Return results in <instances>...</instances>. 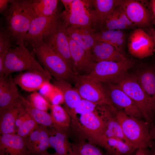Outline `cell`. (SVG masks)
<instances>
[{"label": "cell", "mask_w": 155, "mask_h": 155, "mask_svg": "<svg viewBox=\"0 0 155 155\" xmlns=\"http://www.w3.org/2000/svg\"><path fill=\"white\" fill-rule=\"evenodd\" d=\"M64 27L67 35L90 55L92 49L96 41L94 37V30L88 28Z\"/></svg>", "instance_id": "cell-24"}, {"label": "cell", "mask_w": 155, "mask_h": 155, "mask_svg": "<svg viewBox=\"0 0 155 155\" xmlns=\"http://www.w3.org/2000/svg\"><path fill=\"white\" fill-rule=\"evenodd\" d=\"M51 75L36 70H29L20 73L13 78L15 83L26 91L39 90L46 83L50 82Z\"/></svg>", "instance_id": "cell-15"}, {"label": "cell", "mask_w": 155, "mask_h": 155, "mask_svg": "<svg viewBox=\"0 0 155 155\" xmlns=\"http://www.w3.org/2000/svg\"><path fill=\"white\" fill-rule=\"evenodd\" d=\"M60 20L41 37L43 42L64 59L73 71L67 35Z\"/></svg>", "instance_id": "cell-9"}, {"label": "cell", "mask_w": 155, "mask_h": 155, "mask_svg": "<svg viewBox=\"0 0 155 155\" xmlns=\"http://www.w3.org/2000/svg\"><path fill=\"white\" fill-rule=\"evenodd\" d=\"M115 84L135 102L145 121L155 124V104L145 93L134 74L127 71Z\"/></svg>", "instance_id": "cell-3"}, {"label": "cell", "mask_w": 155, "mask_h": 155, "mask_svg": "<svg viewBox=\"0 0 155 155\" xmlns=\"http://www.w3.org/2000/svg\"><path fill=\"white\" fill-rule=\"evenodd\" d=\"M96 109L104 122V135L106 139L111 137L118 138L131 145L123 134L115 114V109L108 105L103 104L97 105Z\"/></svg>", "instance_id": "cell-16"}, {"label": "cell", "mask_w": 155, "mask_h": 155, "mask_svg": "<svg viewBox=\"0 0 155 155\" xmlns=\"http://www.w3.org/2000/svg\"><path fill=\"white\" fill-rule=\"evenodd\" d=\"M94 36L96 40L107 43L119 51L125 53L126 35L122 30L104 29L101 31L95 32Z\"/></svg>", "instance_id": "cell-25"}, {"label": "cell", "mask_w": 155, "mask_h": 155, "mask_svg": "<svg viewBox=\"0 0 155 155\" xmlns=\"http://www.w3.org/2000/svg\"><path fill=\"white\" fill-rule=\"evenodd\" d=\"M131 59L123 62L102 61L96 63L90 73L83 75L102 83L115 84L119 79L135 64Z\"/></svg>", "instance_id": "cell-8"}, {"label": "cell", "mask_w": 155, "mask_h": 155, "mask_svg": "<svg viewBox=\"0 0 155 155\" xmlns=\"http://www.w3.org/2000/svg\"><path fill=\"white\" fill-rule=\"evenodd\" d=\"M54 87L50 82H47L39 90V93L46 99H48Z\"/></svg>", "instance_id": "cell-42"}, {"label": "cell", "mask_w": 155, "mask_h": 155, "mask_svg": "<svg viewBox=\"0 0 155 155\" xmlns=\"http://www.w3.org/2000/svg\"><path fill=\"white\" fill-rule=\"evenodd\" d=\"M150 35L152 37L154 44V48H155V29L151 28L150 30Z\"/></svg>", "instance_id": "cell-49"}, {"label": "cell", "mask_w": 155, "mask_h": 155, "mask_svg": "<svg viewBox=\"0 0 155 155\" xmlns=\"http://www.w3.org/2000/svg\"><path fill=\"white\" fill-rule=\"evenodd\" d=\"M39 125L25 139L26 147L30 154H34L38 142L40 135Z\"/></svg>", "instance_id": "cell-38"}, {"label": "cell", "mask_w": 155, "mask_h": 155, "mask_svg": "<svg viewBox=\"0 0 155 155\" xmlns=\"http://www.w3.org/2000/svg\"><path fill=\"white\" fill-rule=\"evenodd\" d=\"M18 46L11 47L5 60V75L8 76L15 72L36 70L49 73L32 56L25 47L24 40L18 41Z\"/></svg>", "instance_id": "cell-6"}, {"label": "cell", "mask_w": 155, "mask_h": 155, "mask_svg": "<svg viewBox=\"0 0 155 155\" xmlns=\"http://www.w3.org/2000/svg\"><path fill=\"white\" fill-rule=\"evenodd\" d=\"M65 28L93 29L98 23L92 0H74L69 10L60 15Z\"/></svg>", "instance_id": "cell-5"}, {"label": "cell", "mask_w": 155, "mask_h": 155, "mask_svg": "<svg viewBox=\"0 0 155 155\" xmlns=\"http://www.w3.org/2000/svg\"><path fill=\"white\" fill-rule=\"evenodd\" d=\"M102 84L109 101L114 108L130 117L145 121L136 104L117 85L112 83Z\"/></svg>", "instance_id": "cell-11"}, {"label": "cell", "mask_w": 155, "mask_h": 155, "mask_svg": "<svg viewBox=\"0 0 155 155\" xmlns=\"http://www.w3.org/2000/svg\"><path fill=\"white\" fill-rule=\"evenodd\" d=\"M150 155H155V142H153L151 147L149 148Z\"/></svg>", "instance_id": "cell-50"}, {"label": "cell", "mask_w": 155, "mask_h": 155, "mask_svg": "<svg viewBox=\"0 0 155 155\" xmlns=\"http://www.w3.org/2000/svg\"><path fill=\"white\" fill-rule=\"evenodd\" d=\"M29 113L24 108L23 105L21 108L15 125V130L16 133L20 127L23 124L29 115Z\"/></svg>", "instance_id": "cell-41"}, {"label": "cell", "mask_w": 155, "mask_h": 155, "mask_svg": "<svg viewBox=\"0 0 155 155\" xmlns=\"http://www.w3.org/2000/svg\"><path fill=\"white\" fill-rule=\"evenodd\" d=\"M106 142L111 155H133L136 150L129 144L118 138H108Z\"/></svg>", "instance_id": "cell-33"}, {"label": "cell", "mask_w": 155, "mask_h": 155, "mask_svg": "<svg viewBox=\"0 0 155 155\" xmlns=\"http://www.w3.org/2000/svg\"><path fill=\"white\" fill-rule=\"evenodd\" d=\"M75 88L82 99L96 105L107 104L113 108L103 84L83 75L76 76Z\"/></svg>", "instance_id": "cell-10"}, {"label": "cell", "mask_w": 155, "mask_h": 155, "mask_svg": "<svg viewBox=\"0 0 155 155\" xmlns=\"http://www.w3.org/2000/svg\"><path fill=\"white\" fill-rule=\"evenodd\" d=\"M115 112L125 138L135 150L151 147L150 131L153 124L130 117L117 109Z\"/></svg>", "instance_id": "cell-4"}, {"label": "cell", "mask_w": 155, "mask_h": 155, "mask_svg": "<svg viewBox=\"0 0 155 155\" xmlns=\"http://www.w3.org/2000/svg\"><path fill=\"white\" fill-rule=\"evenodd\" d=\"M90 55L96 63L102 61L123 62L129 59L110 44L96 40L92 49Z\"/></svg>", "instance_id": "cell-17"}, {"label": "cell", "mask_w": 155, "mask_h": 155, "mask_svg": "<svg viewBox=\"0 0 155 155\" xmlns=\"http://www.w3.org/2000/svg\"><path fill=\"white\" fill-rule=\"evenodd\" d=\"M133 74L145 93L155 104V67L154 64H140Z\"/></svg>", "instance_id": "cell-18"}, {"label": "cell", "mask_w": 155, "mask_h": 155, "mask_svg": "<svg viewBox=\"0 0 155 155\" xmlns=\"http://www.w3.org/2000/svg\"><path fill=\"white\" fill-rule=\"evenodd\" d=\"M128 51L133 57L142 59L153 55L154 44L151 36L143 29L133 30L128 37Z\"/></svg>", "instance_id": "cell-13"}, {"label": "cell", "mask_w": 155, "mask_h": 155, "mask_svg": "<svg viewBox=\"0 0 155 155\" xmlns=\"http://www.w3.org/2000/svg\"><path fill=\"white\" fill-rule=\"evenodd\" d=\"M149 5L151 13L152 22L155 24V0H151Z\"/></svg>", "instance_id": "cell-45"}, {"label": "cell", "mask_w": 155, "mask_h": 155, "mask_svg": "<svg viewBox=\"0 0 155 155\" xmlns=\"http://www.w3.org/2000/svg\"><path fill=\"white\" fill-rule=\"evenodd\" d=\"M79 120V127L81 134L86 139L103 148L109 155H111L104 135V122L96 109L94 112L80 115Z\"/></svg>", "instance_id": "cell-7"}, {"label": "cell", "mask_w": 155, "mask_h": 155, "mask_svg": "<svg viewBox=\"0 0 155 155\" xmlns=\"http://www.w3.org/2000/svg\"><path fill=\"white\" fill-rule=\"evenodd\" d=\"M134 26L119 4L107 17L104 29L122 30Z\"/></svg>", "instance_id": "cell-26"}, {"label": "cell", "mask_w": 155, "mask_h": 155, "mask_svg": "<svg viewBox=\"0 0 155 155\" xmlns=\"http://www.w3.org/2000/svg\"><path fill=\"white\" fill-rule=\"evenodd\" d=\"M9 50H6L0 54V77H3L5 75L4 62L7 53Z\"/></svg>", "instance_id": "cell-43"}, {"label": "cell", "mask_w": 155, "mask_h": 155, "mask_svg": "<svg viewBox=\"0 0 155 155\" xmlns=\"http://www.w3.org/2000/svg\"><path fill=\"white\" fill-rule=\"evenodd\" d=\"M133 155H150L149 148H140L137 149Z\"/></svg>", "instance_id": "cell-44"}, {"label": "cell", "mask_w": 155, "mask_h": 155, "mask_svg": "<svg viewBox=\"0 0 155 155\" xmlns=\"http://www.w3.org/2000/svg\"><path fill=\"white\" fill-rule=\"evenodd\" d=\"M50 108L51 115L56 125L61 128H69L71 119L66 110L59 104H52Z\"/></svg>", "instance_id": "cell-32"}, {"label": "cell", "mask_w": 155, "mask_h": 155, "mask_svg": "<svg viewBox=\"0 0 155 155\" xmlns=\"http://www.w3.org/2000/svg\"><path fill=\"white\" fill-rule=\"evenodd\" d=\"M33 1L11 0L5 12L6 30L18 41L23 39L31 22L36 17L32 7Z\"/></svg>", "instance_id": "cell-2"}, {"label": "cell", "mask_w": 155, "mask_h": 155, "mask_svg": "<svg viewBox=\"0 0 155 155\" xmlns=\"http://www.w3.org/2000/svg\"><path fill=\"white\" fill-rule=\"evenodd\" d=\"M11 36L6 30L0 32V54L8 50L13 46L11 44Z\"/></svg>", "instance_id": "cell-39"}, {"label": "cell", "mask_w": 155, "mask_h": 155, "mask_svg": "<svg viewBox=\"0 0 155 155\" xmlns=\"http://www.w3.org/2000/svg\"><path fill=\"white\" fill-rule=\"evenodd\" d=\"M60 18V15L35 17L31 22L24 40L32 41L42 37L55 25Z\"/></svg>", "instance_id": "cell-22"}, {"label": "cell", "mask_w": 155, "mask_h": 155, "mask_svg": "<svg viewBox=\"0 0 155 155\" xmlns=\"http://www.w3.org/2000/svg\"><path fill=\"white\" fill-rule=\"evenodd\" d=\"M39 125L40 129L39 137L34 155H44L48 153L47 150L51 147L49 142V129L45 126Z\"/></svg>", "instance_id": "cell-34"}, {"label": "cell", "mask_w": 155, "mask_h": 155, "mask_svg": "<svg viewBox=\"0 0 155 155\" xmlns=\"http://www.w3.org/2000/svg\"><path fill=\"white\" fill-rule=\"evenodd\" d=\"M26 99L32 106L38 109L46 111L50 108L51 105L47 99L39 92H34Z\"/></svg>", "instance_id": "cell-35"}, {"label": "cell", "mask_w": 155, "mask_h": 155, "mask_svg": "<svg viewBox=\"0 0 155 155\" xmlns=\"http://www.w3.org/2000/svg\"><path fill=\"white\" fill-rule=\"evenodd\" d=\"M57 0H33L32 7L36 17L39 16H54L58 15Z\"/></svg>", "instance_id": "cell-30"}, {"label": "cell", "mask_w": 155, "mask_h": 155, "mask_svg": "<svg viewBox=\"0 0 155 155\" xmlns=\"http://www.w3.org/2000/svg\"><path fill=\"white\" fill-rule=\"evenodd\" d=\"M150 135L153 142H155V124L152 125L151 126Z\"/></svg>", "instance_id": "cell-48"}, {"label": "cell", "mask_w": 155, "mask_h": 155, "mask_svg": "<svg viewBox=\"0 0 155 155\" xmlns=\"http://www.w3.org/2000/svg\"><path fill=\"white\" fill-rule=\"evenodd\" d=\"M44 155H58L57 154H56V153H55L54 154H49L48 153L47 154Z\"/></svg>", "instance_id": "cell-51"}, {"label": "cell", "mask_w": 155, "mask_h": 155, "mask_svg": "<svg viewBox=\"0 0 155 155\" xmlns=\"http://www.w3.org/2000/svg\"><path fill=\"white\" fill-rule=\"evenodd\" d=\"M48 99L49 100L52 104H59L64 101L62 93L55 86Z\"/></svg>", "instance_id": "cell-40"}, {"label": "cell", "mask_w": 155, "mask_h": 155, "mask_svg": "<svg viewBox=\"0 0 155 155\" xmlns=\"http://www.w3.org/2000/svg\"><path fill=\"white\" fill-rule=\"evenodd\" d=\"M49 142L58 155H75L68 140V129L49 128Z\"/></svg>", "instance_id": "cell-21"}, {"label": "cell", "mask_w": 155, "mask_h": 155, "mask_svg": "<svg viewBox=\"0 0 155 155\" xmlns=\"http://www.w3.org/2000/svg\"><path fill=\"white\" fill-rule=\"evenodd\" d=\"M84 138L79 139L71 142L75 155H109L103 152L97 145L86 142Z\"/></svg>", "instance_id": "cell-31"}, {"label": "cell", "mask_w": 155, "mask_h": 155, "mask_svg": "<svg viewBox=\"0 0 155 155\" xmlns=\"http://www.w3.org/2000/svg\"><path fill=\"white\" fill-rule=\"evenodd\" d=\"M30 42L39 62L51 76L57 80L75 82L77 75L64 59L43 42L41 37Z\"/></svg>", "instance_id": "cell-1"}, {"label": "cell", "mask_w": 155, "mask_h": 155, "mask_svg": "<svg viewBox=\"0 0 155 155\" xmlns=\"http://www.w3.org/2000/svg\"><path fill=\"white\" fill-rule=\"evenodd\" d=\"M67 36L71 56L73 63V72L78 75H85L88 74L93 69L96 62L93 60L90 54L68 35Z\"/></svg>", "instance_id": "cell-14"}, {"label": "cell", "mask_w": 155, "mask_h": 155, "mask_svg": "<svg viewBox=\"0 0 155 155\" xmlns=\"http://www.w3.org/2000/svg\"><path fill=\"white\" fill-rule=\"evenodd\" d=\"M120 0H93V3L98 23L102 27L105 26L106 19Z\"/></svg>", "instance_id": "cell-29"}, {"label": "cell", "mask_w": 155, "mask_h": 155, "mask_svg": "<svg viewBox=\"0 0 155 155\" xmlns=\"http://www.w3.org/2000/svg\"><path fill=\"white\" fill-rule=\"evenodd\" d=\"M20 95L13 79L8 76L0 77V111L20 98Z\"/></svg>", "instance_id": "cell-23"}, {"label": "cell", "mask_w": 155, "mask_h": 155, "mask_svg": "<svg viewBox=\"0 0 155 155\" xmlns=\"http://www.w3.org/2000/svg\"><path fill=\"white\" fill-rule=\"evenodd\" d=\"M74 0H61V1L62 2L65 7L64 11H69L71 6L72 3Z\"/></svg>", "instance_id": "cell-47"}, {"label": "cell", "mask_w": 155, "mask_h": 155, "mask_svg": "<svg viewBox=\"0 0 155 155\" xmlns=\"http://www.w3.org/2000/svg\"><path fill=\"white\" fill-rule=\"evenodd\" d=\"M38 125L36 122L29 114L24 123L18 129L16 133L25 139L36 127Z\"/></svg>", "instance_id": "cell-37"}, {"label": "cell", "mask_w": 155, "mask_h": 155, "mask_svg": "<svg viewBox=\"0 0 155 155\" xmlns=\"http://www.w3.org/2000/svg\"><path fill=\"white\" fill-rule=\"evenodd\" d=\"M96 106L90 101L82 99L73 110L69 114L71 119H75L77 114L81 115L95 111Z\"/></svg>", "instance_id": "cell-36"}, {"label": "cell", "mask_w": 155, "mask_h": 155, "mask_svg": "<svg viewBox=\"0 0 155 155\" xmlns=\"http://www.w3.org/2000/svg\"><path fill=\"white\" fill-rule=\"evenodd\" d=\"M25 139L16 133L1 135L0 155H30Z\"/></svg>", "instance_id": "cell-19"}, {"label": "cell", "mask_w": 155, "mask_h": 155, "mask_svg": "<svg viewBox=\"0 0 155 155\" xmlns=\"http://www.w3.org/2000/svg\"><path fill=\"white\" fill-rule=\"evenodd\" d=\"M11 0H0V12H6L8 9V4Z\"/></svg>", "instance_id": "cell-46"}, {"label": "cell", "mask_w": 155, "mask_h": 155, "mask_svg": "<svg viewBox=\"0 0 155 155\" xmlns=\"http://www.w3.org/2000/svg\"><path fill=\"white\" fill-rule=\"evenodd\" d=\"M154 66L155 67V63L154 64Z\"/></svg>", "instance_id": "cell-52"}, {"label": "cell", "mask_w": 155, "mask_h": 155, "mask_svg": "<svg viewBox=\"0 0 155 155\" xmlns=\"http://www.w3.org/2000/svg\"><path fill=\"white\" fill-rule=\"evenodd\" d=\"M20 97L24 108L38 125L45 126L49 128H59L54 123L51 114L46 111L35 108L21 95Z\"/></svg>", "instance_id": "cell-28"}, {"label": "cell", "mask_w": 155, "mask_h": 155, "mask_svg": "<svg viewBox=\"0 0 155 155\" xmlns=\"http://www.w3.org/2000/svg\"><path fill=\"white\" fill-rule=\"evenodd\" d=\"M23 106L20 98L0 111V132L1 135L16 133L15 125L16 120Z\"/></svg>", "instance_id": "cell-20"}, {"label": "cell", "mask_w": 155, "mask_h": 155, "mask_svg": "<svg viewBox=\"0 0 155 155\" xmlns=\"http://www.w3.org/2000/svg\"><path fill=\"white\" fill-rule=\"evenodd\" d=\"M53 85L62 93L68 114L71 113L82 99L77 90L70 83L61 80L55 79Z\"/></svg>", "instance_id": "cell-27"}, {"label": "cell", "mask_w": 155, "mask_h": 155, "mask_svg": "<svg viewBox=\"0 0 155 155\" xmlns=\"http://www.w3.org/2000/svg\"><path fill=\"white\" fill-rule=\"evenodd\" d=\"M145 2L143 0H120L119 4L135 26L146 27L152 22L150 5L146 6Z\"/></svg>", "instance_id": "cell-12"}]
</instances>
